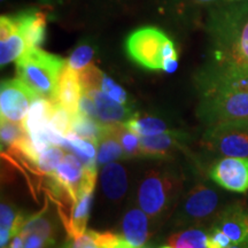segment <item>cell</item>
Instances as JSON below:
<instances>
[{"label":"cell","mask_w":248,"mask_h":248,"mask_svg":"<svg viewBox=\"0 0 248 248\" xmlns=\"http://www.w3.org/2000/svg\"><path fill=\"white\" fill-rule=\"evenodd\" d=\"M206 28L212 63L248 68V1L226 2L210 9Z\"/></svg>","instance_id":"6da1fadb"},{"label":"cell","mask_w":248,"mask_h":248,"mask_svg":"<svg viewBox=\"0 0 248 248\" xmlns=\"http://www.w3.org/2000/svg\"><path fill=\"white\" fill-rule=\"evenodd\" d=\"M64 64L66 61L58 55L39 47L28 48L16 61L17 78L38 97L54 100L59 76Z\"/></svg>","instance_id":"7a4b0ae2"},{"label":"cell","mask_w":248,"mask_h":248,"mask_svg":"<svg viewBox=\"0 0 248 248\" xmlns=\"http://www.w3.org/2000/svg\"><path fill=\"white\" fill-rule=\"evenodd\" d=\"M183 187V176L169 169L151 170L138 188V204L150 217L168 214Z\"/></svg>","instance_id":"3957f363"},{"label":"cell","mask_w":248,"mask_h":248,"mask_svg":"<svg viewBox=\"0 0 248 248\" xmlns=\"http://www.w3.org/2000/svg\"><path fill=\"white\" fill-rule=\"evenodd\" d=\"M199 115L208 126L248 121V92L201 91Z\"/></svg>","instance_id":"277c9868"},{"label":"cell","mask_w":248,"mask_h":248,"mask_svg":"<svg viewBox=\"0 0 248 248\" xmlns=\"http://www.w3.org/2000/svg\"><path fill=\"white\" fill-rule=\"evenodd\" d=\"M169 37L155 27L133 31L125 39V53L136 64L148 70H162L163 49Z\"/></svg>","instance_id":"5b68a950"},{"label":"cell","mask_w":248,"mask_h":248,"mask_svg":"<svg viewBox=\"0 0 248 248\" xmlns=\"http://www.w3.org/2000/svg\"><path fill=\"white\" fill-rule=\"evenodd\" d=\"M201 145L222 157H248V121L208 126Z\"/></svg>","instance_id":"8992f818"},{"label":"cell","mask_w":248,"mask_h":248,"mask_svg":"<svg viewBox=\"0 0 248 248\" xmlns=\"http://www.w3.org/2000/svg\"><path fill=\"white\" fill-rule=\"evenodd\" d=\"M219 195L210 186L199 183L186 194L181 207L179 223L198 225L215 218Z\"/></svg>","instance_id":"52a82bcc"},{"label":"cell","mask_w":248,"mask_h":248,"mask_svg":"<svg viewBox=\"0 0 248 248\" xmlns=\"http://www.w3.org/2000/svg\"><path fill=\"white\" fill-rule=\"evenodd\" d=\"M38 97L20 78L5 79L0 86L1 119L23 124L32 101Z\"/></svg>","instance_id":"ba28073f"},{"label":"cell","mask_w":248,"mask_h":248,"mask_svg":"<svg viewBox=\"0 0 248 248\" xmlns=\"http://www.w3.org/2000/svg\"><path fill=\"white\" fill-rule=\"evenodd\" d=\"M209 176L222 188L235 193L248 191V157L223 156L209 169Z\"/></svg>","instance_id":"9c48e42d"},{"label":"cell","mask_w":248,"mask_h":248,"mask_svg":"<svg viewBox=\"0 0 248 248\" xmlns=\"http://www.w3.org/2000/svg\"><path fill=\"white\" fill-rule=\"evenodd\" d=\"M210 226L224 232L233 245L248 244V206L229 204L216 214Z\"/></svg>","instance_id":"30bf717a"},{"label":"cell","mask_w":248,"mask_h":248,"mask_svg":"<svg viewBox=\"0 0 248 248\" xmlns=\"http://www.w3.org/2000/svg\"><path fill=\"white\" fill-rule=\"evenodd\" d=\"M28 45L14 16L0 18V64L1 67L17 61L26 53Z\"/></svg>","instance_id":"8fae6325"},{"label":"cell","mask_w":248,"mask_h":248,"mask_svg":"<svg viewBox=\"0 0 248 248\" xmlns=\"http://www.w3.org/2000/svg\"><path fill=\"white\" fill-rule=\"evenodd\" d=\"M187 135L179 131H166L140 138L141 156L152 159H169L184 147Z\"/></svg>","instance_id":"7c38bea8"},{"label":"cell","mask_w":248,"mask_h":248,"mask_svg":"<svg viewBox=\"0 0 248 248\" xmlns=\"http://www.w3.org/2000/svg\"><path fill=\"white\" fill-rule=\"evenodd\" d=\"M82 94L83 88L78 73L68 66L66 62L59 76L54 100L66 108L71 115H75L79 111V101Z\"/></svg>","instance_id":"4fadbf2b"},{"label":"cell","mask_w":248,"mask_h":248,"mask_svg":"<svg viewBox=\"0 0 248 248\" xmlns=\"http://www.w3.org/2000/svg\"><path fill=\"white\" fill-rule=\"evenodd\" d=\"M147 214L142 209H130L122 221V237L132 248H142L151 238Z\"/></svg>","instance_id":"5bb4252c"},{"label":"cell","mask_w":248,"mask_h":248,"mask_svg":"<svg viewBox=\"0 0 248 248\" xmlns=\"http://www.w3.org/2000/svg\"><path fill=\"white\" fill-rule=\"evenodd\" d=\"M95 102L98 111V120L104 124H122L132 117V107L122 105L108 97L100 90H90L85 92Z\"/></svg>","instance_id":"9a60e30c"},{"label":"cell","mask_w":248,"mask_h":248,"mask_svg":"<svg viewBox=\"0 0 248 248\" xmlns=\"http://www.w3.org/2000/svg\"><path fill=\"white\" fill-rule=\"evenodd\" d=\"M15 20L20 28L28 48L39 47L46 38V15L40 11L29 9L15 15Z\"/></svg>","instance_id":"2e32d148"},{"label":"cell","mask_w":248,"mask_h":248,"mask_svg":"<svg viewBox=\"0 0 248 248\" xmlns=\"http://www.w3.org/2000/svg\"><path fill=\"white\" fill-rule=\"evenodd\" d=\"M32 233L38 234L51 246H53L55 244V238H57L58 233L57 223L52 217V213L48 212L47 199L45 200V206L43 210H40L37 214H33L32 216L27 217L22 230L20 232V234L23 238Z\"/></svg>","instance_id":"e0dca14e"},{"label":"cell","mask_w":248,"mask_h":248,"mask_svg":"<svg viewBox=\"0 0 248 248\" xmlns=\"http://www.w3.org/2000/svg\"><path fill=\"white\" fill-rule=\"evenodd\" d=\"M121 124H104L101 137L97 142V161L107 164L124 156V151L119 139Z\"/></svg>","instance_id":"ac0fdd59"},{"label":"cell","mask_w":248,"mask_h":248,"mask_svg":"<svg viewBox=\"0 0 248 248\" xmlns=\"http://www.w3.org/2000/svg\"><path fill=\"white\" fill-rule=\"evenodd\" d=\"M92 198L93 192H86V193L78 195L77 198V201L71 210L69 222L64 226L69 239H75L86 232Z\"/></svg>","instance_id":"d6986e66"},{"label":"cell","mask_w":248,"mask_h":248,"mask_svg":"<svg viewBox=\"0 0 248 248\" xmlns=\"http://www.w3.org/2000/svg\"><path fill=\"white\" fill-rule=\"evenodd\" d=\"M55 100L37 97L31 104L29 113L23 125L28 133L40 131L47 128L54 109Z\"/></svg>","instance_id":"ffe728a7"},{"label":"cell","mask_w":248,"mask_h":248,"mask_svg":"<svg viewBox=\"0 0 248 248\" xmlns=\"http://www.w3.org/2000/svg\"><path fill=\"white\" fill-rule=\"evenodd\" d=\"M101 185L108 198L113 200L122 198L128 186L123 167L113 162L107 163L101 172Z\"/></svg>","instance_id":"44dd1931"},{"label":"cell","mask_w":248,"mask_h":248,"mask_svg":"<svg viewBox=\"0 0 248 248\" xmlns=\"http://www.w3.org/2000/svg\"><path fill=\"white\" fill-rule=\"evenodd\" d=\"M122 124L124 128L135 132L140 137L159 135L167 131V124L164 123V121L155 116L140 115L139 113H135L132 117H130L126 122Z\"/></svg>","instance_id":"7402d4cb"},{"label":"cell","mask_w":248,"mask_h":248,"mask_svg":"<svg viewBox=\"0 0 248 248\" xmlns=\"http://www.w3.org/2000/svg\"><path fill=\"white\" fill-rule=\"evenodd\" d=\"M206 231L201 228H190L170 235L168 245L172 248H207Z\"/></svg>","instance_id":"603a6c76"},{"label":"cell","mask_w":248,"mask_h":248,"mask_svg":"<svg viewBox=\"0 0 248 248\" xmlns=\"http://www.w3.org/2000/svg\"><path fill=\"white\" fill-rule=\"evenodd\" d=\"M71 129H73V132H75L79 137L88 139L97 146V142L101 137L102 129H104V123L90 119L78 111L75 115H73Z\"/></svg>","instance_id":"cb8c5ba5"},{"label":"cell","mask_w":248,"mask_h":248,"mask_svg":"<svg viewBox=\"0 0 248 248\" xmlns=\"http://www.w3.org/2000/svg\"><path fill=\"white\" fill-rule=\"evenodd\" d=\"M64 154L66 153L62 150V147L55 146V145H51L40 152L36 164L38 175H51L63 159Z\"/></svg>","instance_id":"d4e9b609"},{"label":"cell","mask_w":248,"mask_h":248,"mask_svg":"<svg viewBox=\"0 0 248 248\" xmlns=\"http://www.w3.org/2000/svg\"><path fill=\"white\" fill-rule=\"evenodd\" d=\"M27 217L22 213L17 212L11 204L2 202L0 206V225L1 229L11 232L12 238L22 230Z\"/></svg>","instance_id":"484cf974"},{"label":"cell","mask_w":248,"mask_h":248,"mask_svg":"<svg viewBox=\"0 0 248 248\" xmlns=\"http://www.w3.org/2000/svg\"><path fill=\"white\" fill-rule=\"evenodd\" d=\"M95 57V47L90 42L80 43L76 48L71 52L69 59H68L67 64L74 70L79 73L84 70L85 68L93 64V59Z\"/></svg>","instance_id":"4316f807"},{"label":"cell","mask_w":248,"mask_h":248,"mask_svg":"<svg viewBox=\"0 0 248 248\" xmlns=\"http://www.w3.org/2000/svg\"><path fill=\"white\" fill-rule=\"evenodd\" d=\"M1 146L11 148L17 142L22 141L23 139L29 137V133L24 128L23 124L12 122L6 119H1Z\"/></svg>","instance_id":"83f0119b"},{"label":"cell","mask_w":248,"mask_h":248,"mask_svg":"<svg viewBox=\"0 0 248 248\" xmlns=\"http://www.w3.org/2000/svg\"><path fill=\"white\" fill-rule=\"evenodd\" d=\"M49 124L62 137H67L69 132L73 131L71 124H73V115L66 108L62 107L60 104L55 101L53 113H52Z\"/></svg>","instance_id":"f1b7e54d"},{"label":"cell","mask_w":248,"mask_h":248,"mask_svg":"<svg viewBox=\"0 0 248 248\" xmlns=\"http://www.w3.org/2000/svg\"><path fill=\"white\" fill-rule=\"evenodd\" d=\"M119 139L121 145H122L123 147L124 156H125L126 159H129V157L140 156V139H139L138 135H136L135 132L124 128L123 124H121L120 126Z\"/></svg>","instance_id":"f546056e"},{"label":"cell","mask_w":248,"mask_h":248,"mask_svg":"<svg viewBox=\"0 0 248 248\" xmlns=\"http://www.w3.org/2000/svg\"><path fill=\"white\" fill-rule=\"evenodd\" d=\"M99 90L104 92L105 94H107L109 98L120 102V104L131 106L129 94L126 93L125 90H124L121 85L117 84L116 82H114L109 76L106 75V74H104L101 77Z\"/></svg>","instance_id":"4dcf8cb0"},{"label":"cell","mask_w":248,"mask_h":248,"mask_svg":"<svg viewBox=\"0 0 248 248\" xmlns=\"http://www.w3.org/2000/svg\"><path fill=\"white\" fill-rule=\"evenodd\" d=\"M94 243L102 248H119L123 241L122 234H116L114 232H98L89 230L88 231Z\"/></svg>","instance_id":"1f68e13d"},{"label":"cell","mask_w":248,"mask_h":248,"mask_svg":"<svg viewBox=\"0 0 248 248\" xmlns=\"http://www.w3.org/2000/svg\"><path fill=\"white\" fill-rule=\"evenodd\" d=\"M207 233V248H231L233 246L230 238L219 229L210 226Z\"/></svg>","instance_id":"d6a6232c"},{"label":"cell","mask_w":248,"mask_h":248,"mask_svg":"<svg viewBox=\"0 0 248 248\" xmlns=\"http://www.w3.org/2000/svg\"><path fill=\"white\" fill-rule=\"evenodd\" d=\"M79 113L99 122L95 102L91 97H90L88 93L85 92H83L82 98H80V101H79Z\"/></svg>","instance_id":"836d02e7"},{"label":"cell","mask_w":248,"mask_h":248,"mask_svg":"<svg viewBox=\"0 0 248 248\" xmlns=\"http://www.w3.org/2000/svg\"><path fill=\"white\" fill-rule=\"evenodd\" d=\"M62 248H102V247L98 246V245L94 243V240L92 239V237L90 235L89 232L86 231L84 234L80 235L78 238L69 239V241H68V243Z\"/></svg>","instance_id":"e575fe53"},{"label":"cell","mask_w":248,"mask_h":248,"mask_svg":"<svg viewBox=\"0 0 248 248\" xmlns=\"http://www.w3.org/2000/svg\"><path fill=\"white\" fill-rule=\"evenodd\" d=\"M48 243L38 234H29L24 238V248H51Z\"/></svg>","instance_id":"d590c367"},{"label":"cell","mask_w":248,"mask_h":248,"mask_svg":"<svg viewBox=\"0 0 248 248\" xmlns=\"http://www.w3.org/2000/svg\"><path fill=\"white\" fill-rule=\"evenodd\" d=\"M177 67H178V55H176V57L166 58L162 62V70L168 74L175 73V71L177 70Z\"/></svg>","instance_id":"8d00e7d4"},{"label":"cell","mask_w":248,"mask_h":248,"mask_svg":"<svg viewBox=\"0 0 248 248\" xmlns=\"http://www.w3.org/2000/svg\"><path fill=\"white\" fill-rule=\"evenodd\" d=\"M0 237H1L0 238V246H1V248H6L9 239L12 238L11 232L8 230H5V229H1L0 230Z\"/></svg>","instance_id":"74e56055"},{"label":"cell","mask_w":248,"mask_h":248,"mask_svg":"<svg viewBox=\"0 0 248 248\" xmlns=\"http://www.w3.org/2000/svg\"><path fill=\"white\" fill-rule=\"evenodd\" d=\"M218 1H224L225 0H190V2L194 5H210V4H216Z\"/></svg>","instance_id":"f35d334b"},{"label":"cell","mask_w":248,"mask_h":248,"mask_svg":"<svg viewBox=\"0 0 248 248\" xmlns=\"http://www.w3.org/2000/svg\"><path fill=\"white\" fill-rule=\"evenodd\" d=\"M231 248H248V244H240V245H233Z\"/></svg>","instance_id":"ab89813d"},{"label":"cell","mask_w":248,"mask_h":248,"mask_svg":"<svg viewBox=\"0 0 248 248\" xmlns=\"http://www.w3.org/2000/svg\"><path fill=\"white\" fill-rule=\"evenodd\" d=\"M239 1H248V0H225V2H239Z\"/></svg>","instance_id":"60d3db41"},{"label":"cell","mask_w":248,"mask_h":248,"mask_svg":"<svg viewBox=\"0 0 248 248\" xmlns=\"http://www.w3.org/2000/svg\"><path fill=\"white\" fill-rule=\"evenodd\" d=\"M160 248H172V247L169 246V245H168V246H162V247H160Z\"/></svg>","instance_id":"b9f144b4"},{"label":"cell","mask_w":248,"mask_h":248,"mask_svg":"<svg viewBox=\"0 0 248 248\" xmlns=\"http://www.w3.org/2000/svg\"><path fill=\"white\" fill-rule=\"evenodd\" d=\"M142 248H150V247H146V246H145V247H142Z\"/></svg>","instance_id":"7bdbcfd3"},{"label":"cell","mask_w":248,"mask_h":248,"mask_svg":"<svg viewBox=\"0 0 248 248\" xmlns=\"http://www.w3.org/2000/svg\"><path fill=\"white\" fill-rule=\"evenodd\" d=\"M1 1H4V0H1Z\"/></svg>","instance_id":"ee69618b"}]
</instances>
